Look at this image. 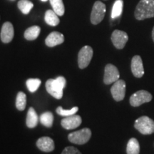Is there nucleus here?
Instances as JSON below:
<instances>
[{
	"label": "nucleus",
	"mask_w": 154,
	"mask_h": 154,
	"mask_svg": "<svg viewBox=\"0 0 154 154\" xmlns=\"http://www.w3.org/2000/svg\"><path fill=\"white\" fill-rule=\"evenodd\" d=\"M66 80L63 76H59L55 79L47 80L46 82V89L50 95L57 99H60L63 96V89L66 87Z\"/></svg>",
	"instance_id": "f257e3e1"
},
{
	"label": "nucleus",
	"mask_w": 154,
	"mask_h": 154,
	"mask_svg": "<svg viewBox=\"0 0 154 154\" xmlns=\"http://www.w3.org/2000/svg\"><path fill=\"white\" fill-rule=\"evenodd\" d=\"M134 16L138 20L154 17V0H140L135 9Z\"/></svg>",
	"instance_id": "f03ea898"
},
{
	"label": "nucleus",
	"mask_w": 154,
	"mask_h": 154,
	"mask_svg": "<svg viewBox=\"0 0 154 154\" xmlns=\"http://www.w3.org/2000/svg\"><path fill=\"white\" fill-rule=\"evenodd\" d=\"M134 127L141 134H152L154 133V121L146 116H143L135 121Z\"/></svg>",
	"instance_id": "7ed1b4c3"
},
{
	"label": "nucleus",
	"mask_w": 154,
	"mask_h": 154,
	"mask_svg": "<svg viewBox=\"0 0 154 154\" xmlns=\"http://www.w3.org/2000/svg\"><path fill=\"white\" fill-rule=\"evenodd\" d=\"M91 137V131L88 128H84L68 135V139L71 143L83 145L87 143Z\"/></svg>",
	"instance_id": "20e7f679"
},
{
	"label": "nucleus",
	"mask_w": 154,
	"mask_h": 154,
	"mask_svg": "<svg viewBox=\"0 0 154 154\" xmlns=\"http://www.w3.org/2000/svg\"><path fill=\"white\" fill-rule=\"evenodd\" d=\"M153 99V96L149 91L145 90H140L135 92L131 96L129 102L131 106L134 107L140 106L145 103L150 102Z\"/></svg>",
	"instance_id": "39448f33"
},
{
	"label": "nucleus",
	"mask_w": 154,
	"mask_h": 154,
	"mask_svg": "<svg viewBox=\"0 0 154 154\" xmlns=\"http://www.w3.org/2000/svg\"><path fill=\"white\" fill-rule=\"evenodd\" d=\"M106 14V5L100 1L94 3L91 14V22L94 25L102 22Z\"/></svg>",
	"instance_id": "423d86ee"
},
{
	"label": "nucleus",
	"mask_w": 154,
	"mask_h": 154,
	"mask_svg": "<svg viewBox=\"0 0 154 154\" xmlns=\"http://www.w3.org/2000/svg\"><path fill=\"white\" fill-rule=\"evenodd\" d=\"M93 49L90 46H84L78 55V64L80 69H85L88 66L93 57Z\"/></svg>",
	"instance_id": "0eeeda50"
},
{
	"label": "nucleus",
	"mask_w": 154,
	"mask_h": 154,
	"mask_svg": "<svg viewBox=\"0 0 154 154\" xmlns=\"http://www.w3.org/2000/svg\"><path fill=\"white\" fill-rule=\"evenodd\" d=\"M126 82L122 79H119L113 83L111 88V93L115 101H121L124 99L126 94Z\"/></svg>",
	"instance_id": "6e6552de"
},
{
	"label": "nucleus",
	"mask_w": 154,
	"mask_h": 154,
	"mask_svg": "<svg viewBox=\"0 0 154 154\" xmlns=\"http://www.w3.org/2000/svg\"><path fill=\"white\" fill-rule=\"evenodd\" d=\"M120 77V74L116 66L111 63H108L105 66L104 76H103V82L106 85L113 84L118 81Z\"/></svg>",
	"instance_id": "1a4fd4ad"
},
{
	"label": "nucleus",
	"mask_w": 154,
	"mask_h": 154,
	"mask_svg": "<svg viewBox=\"0 0 154 154\" xmlns=\"http://www.w3.org/2000/svg\"><path fill=\"white\" fill-rule=\"evenodd\" d=\"M128 40V36L126 32L121 30H114L111 34V41L113 46L118 49H124Z\"/></svg>",
	"instance_id": "9d476101"
},
{
	"label": "nucleus",
	"mask_w": 154,
	"mask_h": 154,
	"mask_svg": "<svg viewBox=\"0 0 154 154\" xmlns=\"http://www.w3.org/2000/svg\"><path fill=\"white\" fill-rule=\"evenodd\" d=\"M82 117L79 115H72L66 116L61 120V124L63 128L66 130H72L77 128L82 124Z\"/></svg>",
	"instance_id": "9b49d317"
},
{
	"label": "nucleus",
	"mask_w": 154,
	"mask_h": 154,
	"mask_svg": "<svg viewBox=\"0 0 154 154\" xmlns=\"http://www.w3.org/2000/svg\"><path fill=\"white\" fill-rule=\"evenodd\" d=\"M14 35V26L12 24L9 22H7L4 23L2 27L1 34H0V37L3 43L7 44L12 41Z\"/></svg>",
	"instance_id": "f8f14e48"
},
{
	"label": "nucleus",
	"mask_w": 154,
	"mask_h": 154,
	"mask_svg": "<svg viewBox=\"0 0 154 154\" xmlns=\"http://www.w3.org/2000/svg\"><path fill=\"white\" fill-rule=\"evenodd\" d=\"M132 74L136 78H141L144 75V69L143 61L141 57L138 55L134 56L132 58L131 64Z\"/></svg>",
	"instance_id": "ddd939ff"
},
{
	"label": "nucleus",
	"mask_w": 154,
	"mask_h": 154,
	"mask_svg": "<svg viewBox=\"0 0 154 154\" xmlns=\"http://www.w3.org/2000/svg\"><path fill=\"white\" fill-rule=\"evenodd\" d=\"M38 149L44 152H51L54 150L55 144L54 140L49 137H42L36 141Z\"/></svg>",
	"instance_id": "4468645a"
},
{
	"label": "nucleus",
	"mask_w": 154,
	"mask_h": 154,
	"mask_svg": "<svg viewBox=\"0 0 154 154\" xmlns=\"http://www.w3.org/2000/svg\"><path fill=\"white\" fill-rule=\"evenodd\" d=\"M64 42V36L60 32H53L50 33L45 40V44L47 47H54L59 45Z\"/></svg>",
	"instance_id": "2eb2a0df"
},
{
	"label": "nucleus",
	"mask_w": 154,
	"mask_h": 154,
	"mask_svg": "<svg viewBox=\"0 0 154 154\" xmlns=\"http://www.w3.org/2000/svg\"><path fill=\"white\" fill-rule=\"evenodd\" d=\"M38 117L37 113L33 107H30L28 110L27 116H26V126L30 128H35L38 125Z\"/></svg>",
	"instance_id": "dca6fc26"
},
{
	"label": "nucleus",
	"mask_w": 154,
	"mask_h": 154,
	"mask_svg": "<svg viewBox=\"0 0 154 154\" xmlns=\"http://www.w3.org/2000/svg\"><path fill=\"white\" fill-rule=\"evenodd\" d=\"M59 15L55 12L54 10H47L45 13V17H44V19H45V22L47 24L50 25V26H57L58 24L60 22L59 20Z\"/></svg>",
	"instance_id": "f3484780"
},
{
	"label": "nucleus",
	"mask_w": 154,
	"mask_h": 154,
	"mask_svg": "<svg viewBox=\"0 0 154 154\" xmlns=\"http://www.w3.org/2000/svg\"><path fill=\"white\" fill-rule=\"evenodd\" d=\"M41 28L38 26H32L28 28L24 32V38L29 41L35 40L39 35Z\"/></svg>",
	"instance_id": "a211bd4d"
},
{
	"label": "nucleus",
	"mask_w": 154,
	"mask_h": 154,
	"mask_svg": "<svg viewBox=\"0 0 154 154\" xmlns=\"http://www.w3.org/2000/svg\"><path fill=\"white\" fill-rule=\"evenodd\" d=\"M127 154H139L140 145L138 140L135 138H131L128 140L126 146Z\"/></svg>",
	"instance_id": "6ab92c4d"
},
{
	"label": "nucleus",
	"mask_w": 154,
	"mask_h": 154,
	"mask_svg": "<svg viewBox=\"0 0 154 154\" xmlns=\"http://www.w3.org/2000/svg\"><path fill=\"white\" fill-rule=\"evenodd\" d=\"M39 119L40 122L44 126L48 127V128H51L54 122V115L50 111H46V112L42 113Z\"/></svg>",
	"instance_id": "aec40b11"
},
{
	"label": "nucleus",
	"mask_w": 154,
	"mask_h": 154,
	"mask_svg": "<svg viewBox=\"0 0 154 154\" xmlns=\"http://www.w3.org/2000/svg\"><path fill=\"white\" fill-rule=\"evenodd\" d=\"M124 2L123 0H116L113 5L112 11H111V18L116 19L122 14Z\"/></svg>",
	"instance_id": "412c9836"
},
{
	"label": "nucleus",
	"mask_w": 154,
	"mask_h": 154,
	"mask_svg": "<svg viewBox=\"0 0 154 154\" xmlns=\"http://www.w3.org/2000/svg\"><path fill=\"white\" fill-rule=\"evenodd\" d=\"M49 1L53 8V10L59 16H63L64 14L65 8L62 0H49Z\"/></svg>",
	"instance_id": "4be33fe9"
},
{
	"label": "nucleus",
	"mask_w": 154,
	"mask_h": 154,
	"mask_svg": "<svg viewBox=\"0 0 154 154\" xmlns=\"http://www.w3.org/2000/svg\"><path fill=\"white\" fill-rule=\"evenodd\" d=\"M17 5L20 11L24 14H28L34 7V4L29 0H19Z\"/></svg>",
	"instance_id": "5701e85b"
},
{
	"label": "nucleus",
	"mask_w": 154,
	"mask_h": 154,
	"mask_svg": "<svg viewBox=\"0 0 154 154\" xmlns=\"http://www.w3.org/2000/svg\"><path fill=\"white\" fill-rule=\"evenodd\" d=\"M26 105V96L24 92L19 91L17 95L16 107L19 111H24Z\"/></svg>",
	"instance_id": "b1692460"
},
{
	"label": "nucleus",
	"mask_w": 154,
	"mask_h": 154,
	"mask_svg": "<svg viewBox=\"0 0 154 154\" xmlns=\"http://www.w3.org/2000/svg\"><path fill=\"white\" fill-rule=\"evenodd\" d=\"M42 82L38 79H29L26 80V84L28 90L31 93H34L37 91V89L41 85Z\"/></svg>",
	"instance_id": "393cba45"
},
{
	"label": "nucleus",
	"mask_w": 154,
	"mask_h": 154,
	"mask_svg": "<svg viewBox=\"0 0 154 154\" xmlns=\"http://www.w3.org/2000/svg\"><path fill=\"white\" fill-rule=\"evenodd\" d=\"M79 110V107L75 106L74 108H72V109H69V110H66V109H63L61 106H59L57 107V113L59 115L61 116H72L74 114H76V113Z\"/></svg>",
	"instance_id": "a878e982"
},
{
	"label": "nucleus",
	"mask_w": 154,
	"mask_h": 154,
	"mask_svg": "<svg viewBox=\"0 0 154 154\" xmlns=\"http://www.w3.org/2000/svg\"><path fill=\"white\" fill-rule=\"evenodd\" d=\"M61 154H82V153L74 146H68L63 150Z\"/></svg>",
	"instance_id": "bb28decb"
},
{
	"label": "nucleus",
	"mask_w": 154,
	"mask_h": 154,
	"mask_svg": "<svg viewBox=\"0 0 154 154\" xmlns=\"http://www.w3.org/2000/svg\"><path fill=\"white\" fill-rule=\"evenodd\" d=\"M152 38H153V40L154 42V26L153 28V30H152Z\"/></svg>",
	"instance_id": "cd10ccee"
},
{
	"label": "nucleus",
	"mask_w": 154,
	"mask_h": 154,
	"mask_svg": "<svg viewBox=\"0 0 154 154\" xmlns=\"http://www.w3.org/2000/svg\"><path fill=\"white\" fill-rule=\"evenodd\" d=\"M42 2H47V0H42Z\"/></svg>",
	"instance_id": "c85d7f7f"
}]
</instances>
